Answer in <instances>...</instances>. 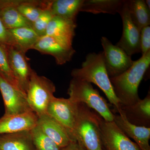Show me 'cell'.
Here are the masks:
<instances>
[{"label":"cell","mask_w":150,"mask_h":150,"mask_svg":"<svg viewBox=\"0 0 150 150\" xmlns=\"http://www.w3.org/2000/svg\"><path fill=\"white\" fill-rule=\"evenodd\" d=\"M71 75L73 78L86 81L97 86L113 106L112 112L118 113L121 112V103L113 91L105 65L102 52L88 54L81 68L74 69Z\"/></svg>","instance_id":"cell-1"},{"label":"cell","mask_w":150,"mask_h":150,"mask_svg":"<svg viewBox=\"0 0 150 150\" xmlns=\"http://www.w3.org/2000/svg\"><path fill=\"white\" fill-rule=\"evenodd\" d=\"M150 64V50L139 60L134 61L132 66L123 74L110 78L121 105H131L139 100V87Z\"/></svg>","instance_id":"cell-2"},{"label":"cell","mask_w":150,"mask_h":150,"mask_svg":"<svg viewBox=\"0 0 150 150\" xmlns=\"http://www.w3.org/2000/svg\"><path fill=\"white\" fill-rule=\"evenodd\" d=\"M100 116L86 105L78 103L75 139L79 144L86 150H103L100 128Z\"/></svg>","instance_id":"cell-3"},{"label":"cell","mask_w":150,"mask_h":150,"mask_svg":"<svg viewBox=\"0 0 150 150\" xmlns=\"http://www.w3.org/2000/svg\"><path fill=\"white\" fill-rule=\"evenodd\" d=\"M68 94L73 102L84 103L93 109L105 121H113L114 113L107 100L90 83L73 78L70 81Z\"/></svg>","instance_id":"cell-4"},{"label":"cell","mask_w":150,"mask_h":150,"mask_svg":"<svg viewBox=\"0 0 150 150\" xmlns=\"http://www.w3.org/2000/svg\"><path fill=\"white\" fill-rule=\"evenodd\" d=\"M55 91L56 87L50 80L32 70L26 94L30 106L38 117L47 113Z\"/></svg>","instance_id":"cell-5"},{"label":"cell","mask_w":150,"mask_h":150,"mask_svg":"<svg viewBox=\"0 0 150 150\" xmlns=\"http://www.w3.org/2000/svg\"><path fill=\"white\" fill-rule=\"evenodd\" d=\"M78 103L69 98L54 96L48 105L47 113L60 123L67 130L73 142L75 139V128Z\"/></svg>","instance_id":"cell-6"},{"label":"cell","mask_w":150,"mask_h":150,"mask_svg":"<svg viewBox=\"0 0 150 150\" xmlns=\"http://www.w3.org/2000/svg\"><path fill=\"white\" fill-rule=\"evenodd\" d=\"M99 124L103 150H141L114 121H105L100 116Z\"/></svg>","instance_id":"cell-7"},{"label":"cell","mask_w":150,"mask_h":150,"mask_svg":"<svg viewBox=\"0 0 150 150\" xmlns=\"http://www.w3.org/2000/svg\"><path fill=\"white\" fill-rule=\"evenodd\" d=\"M101 43L104 64L109 78L119 76L133 64L134 61L131 56L120 47L113 45L107 38H101Z\"/></svg>","instance_id":"cell-8"},{"label":"cell","mask_w":150,"mask_h":150,"mask_svg":"<svg viewBox=\"0 0 150 150\" xmlns=\"http://www.w3.org/2000/svg\"><path fill=\"white\" fill-rule=\"evenodd\" d=\"M119 13L123 23V33L116 46L121 48L129 56L141 53V31L131 20L128 6V0H124Z\"/></svg>","instance_id":"cell-9"},{"label":"cell","mask_w":150,"mask_h":150,"mask_svg":"<svg viewBox=\"0 0 150 150\" xmlns=\"http://www.w3.org/2000/svg\"><path fill=\"white\" fill-rule=\"evenodd\" d=\"M0 91L4 104V115H16L33 111L26 94L10 83L1 74Z\"/></svg>","instance_id":"cell-10"},{"label":"cell","mask_w":150,"mask_h":150,"mask_svg":"<svg viewBox=\"0 0 150 150\" xmlns=\"http://www.w3.org/2000/svg\"><path fill=\"white\" fill-rule=\"evenodd\" d=\"M10 66L19 88L26 93L32 69L25 56V53L12 46H6Z\"/></svg>","instance_id":"cell-11"},{"label":"cell","mask_w":150,"mask_h":150,"mask_svg":"<svg viewBox=\"0 0 150 150\" xmlns=\"http://www.w3.org/2000/svg\"><path fill=\"white\" fill-rule=\"evenodd\" d=\"M76 27V21L54 16L47 26L46 35L52 37L65 48H73V40Z\"/></svg>","instance_id":"cell-12"},{"label":"cell","mask_w":150,"mask_h":150,"mask_svg":"<svg viewBox=\"0 0 150 150\" xmlns=\"http://www.w3.org/2000/svg\"><path fill=\"white\" fill-rule=\"evenodd\" d=\"M38 117L33 111L6 115L0 118V135L31 131L37 126Z\"/></svg>","instance_id":"cell-13"},{"label":"cell","mask_w":150,"mask_h":150,"mask_svg":"<svg viewBox=\"0 0 150 150\" xmlns=\"http://www.w3.org/2000/svg\"><path fill=\"white\" fill-rule=\"evenodd\" d=\"M114 113L113 121L129 138L135 141L141 150H150V127L136 126L129 122L121 110Z\"/></svg>","instance_id":"cell-14"},{"label":"cell","mask_w":150,"mask_h":150,"mask_svg":"<svg viewBox=\"0 0 150 150\" xmlns=\"http://www.w3.org/2000/svg\"><path fill=\"white\" fill-rule=\"evenodd\" d=\"M33 49L41 54L53 56L56 64L59 65L70 62L76 53L74 48H65L54 38L47 35L39 38Z\"/></svg>","instance_id":"cell-15"},{"label":"cell","mask_w":150,"mask_h":150,"mask_svg":"<svg viewBox=\"0 0 150 150\" xmlns=\"http://www.w3.org/2000/svg\"><path fill=\"white\" fill-rule=\"evenodd\" d=\"M37 126L61 148L73 142L66 129L47 113L38 117Z\"/></svg>","instance_id":"cell-16"},{"label":"cell","mask_w":150,"mask_h":150,"mask_svg":"<svg viewBox=\"0 0 150 150\" xmlns=\"http://www.w3.org/2000/svg\"><path fill=\"white\" fill-rule=\"evenodd\" d=\"M121 109L130 123L140 126L150 127V93L144 99L133 105H121Z\"/></svg>","instance_id":"cell-17"},{"label":"cell","mask_w":150,"mask_h":150,"mask_svg":"<svg viewBox=\"0 0 150 150\" xmlns=\"http://www.w3.org/2000/svg\"><path fill=\"white\" fill-rule=\"evenodd\" d=\"M0 150H35L30 131L0 135Z\"/></svg>","instance_id":"cell-18"},{"label":"cell","mask_w":150,"mask_h":150,"mask_svg":"<svg viewBox=\"0 0 150 150\" xmlns=\"http://www.w3.org/2000/svg\"><path fill=\"white\" fill-rule=\"evenodd\" d=\"M23 0H16L15 2L0 8V19L7 29L21 27H32V23L18 11L16 6Z\"/></svg>","instance_id":"cell-19"},{"label":"cell","mask_w":150,"mask_h":150,"mask_svg":"<svg viewBox=\"0 0 150 150\" xmlns=\"http://www.w3.org/2000/svg\"><path fill=\"white\" fill-rule=\"evenodd\" d=\"M13 46L25 53L33 47L40 36L32 27H21L8 29Z\"/></svg>","instance_id":"cell-20"},{"label":"cell","mask_w":150,"mask_h":150,"mask_svg":"<svg viewBox=\"0 0 150 150\" xmlns=\"http://www.w3.org/2000/svg\"><path fill=\"white\" fill-rule=\"evenodd\" d=\"M124 2V0H84L80 12L115 15L119 13Z\"/></svg>","instance_id":"cell-21"},{"label":"cell","mask_w":150,"mask_h":150,"mask_svg":"<svg viewBox=\"0 0 150 150\" xmlns=\"http://www.w3.org/2000/svg\"><path fill=\"white\" fill-rule=\"evenodd\" d=\"M83 1L84 0H54L52 1L50 10L54 16L76 21Z\"/></svg>","instance_id":"cell-22"},{"label":"cell","mask_w":150,"mask_h":150,"mask_svg":"<svg viewBox=\"0 0 150 150\" xmlns=\"http://www.w3.org/2000/svg\"><path fill=\"white\" fill-rule=\"evenodd\" d=\"M128 6L131 20L140 31L150 24V9L144 0H129Z\"/></svg>","instance_id":"cell-23"},{"label":"cell","mask_w":150,"mask_h":150,"mask_svg":"<svg viewBox=\"0 0 150 150\" xmlns=\"http://www.w3.org/2000/svg\"><path fill=\"white\" fill-rule=\"evenodd\" d=\"M52 1L23 0L17 6L18 11L33 23L46 9L50 7Z\"/></svg>","instance_id":"cell-24"},{"label":"cell","mask_w":150,"mask_h":150,"mask_svg":"<svg viewBox=\"0 0 150 150\" xmlns=\"http://www.w3.org/2000/svg\"><path fill=\"white\" fill-rule=\"evenodd\" d=\"M35 150H61V149L46 136L38 126L30 131Z\"/></svg>","instance_id":"cell-25"},{"label":"cell","mask_w":150,"mask_h":150,"mask_svg":"<svg viewBox=\"0 0 150 150\" xmlns=\"http://www.w3.org/2000/svg\"><path fill=\"white\" fill-rule=\"evenodd\" d=\"M0 74L10 83L19 89L9 63L6 46L0 43ZM21 90V89H20Z\"/></svg>","instance_id":"cell-26"},{"label":"cell","mask_w":150,"mask_h":150,"mask_svg":"<svg viewBox=\"0 0 150 150\" xmlns=\"http://www.w3.org/2000/svg\"><path fill=\"white\" fill-rule=\"evenodd\" d=\"M54 16L49 7L43 11L37 20L32 23L33 29L40 37L46 35L47 26Z\"/></svg>","instance_id":"cell-27"},{"label":"cell","mask_w":150,"mask_h":150,"mask_svg":"<svg viewBox=\"0 0 150 150\" xmlns=\"http://www.w3.org/2000/svg\"><path fill=\"white\" fill-rule=\"evenodd\" d=\"M140 45L142 55L150 50V27L146 26L141 31Z\"/></svg>","instance_id":"cell-28"},{"label":"cell","mask_w":150,"mask_h":150,"mask_svg":"<svg viewBox=\"0 0 150 150\" xmlns=\"http://www.w3.org/2000/svg\"><path fill=\"white\" fill-rule=\"evenodd\" d=\"M0 43L4 46H13L10 33L0 19Z\"/></svg>","instance_id":"cell-29"},{"label":"cell","mask_w":150,"mask_h":150,"mask_svg":"<svg viewBox=\"0 0 150 150\" xmlns=\"http://www.w3.org/2000/svg\"><path fill=\"white\" fill-rule=\"evenodd\" d=\"M61 150H86L79 144L77 142H73L65 147L62 148Z\"/></svg>","instance_id":"cell-30"},{"label":"cell","mask_w":150,"mask_h":150,"mask_svg":"<svg viewBox=\"0 0 150 150\" xmlns=\"http://www.w3.org/2000/svg\"><path fill=\"white\" fill-rule=\"evenodd\" d=\"M145 2H146V5L149 8V9H150V0H147V1H145Z\"/></svg>","instance_id":"cell-31"}]
</instances>
